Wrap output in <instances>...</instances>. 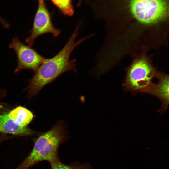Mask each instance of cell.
I'll list each match as a JSON object with an SVG mask.
<instances>
[{
	"label": "cell",
	"mask_w": 169,
	"mask_h": 169,
	"mask_svg": "<svg viewBox=\"0 0 169 169\" xmlns=\"http://www.w3.org/2000/svg\"><path fill=\"white\" fill-rule=\"evenodd\" d=\"M106 33L110 51L131 55L159 47L169 39V0H85Z\"/></svg>",
	"instance_id": "6da1fadb"
},
{
	"label": "cell",
	"mask_w": 169,
	"mask_h": 169,
	"mask_svg": "<svg viewBox=\"0 0 169 169\" xmlns=\"http://www.w3.org/2000/svg\"><path fill=\"white\" fill-rule=\"evenodd\" d=\"M82 24L80 21L76 27L68 41L63 48L55 56L51 58H45L30 79L27 89L30 96L37 94L46 85L52 83L63 73L70 70L76 73V59H70L73 50L81 42L93 35L91 34L77 41L75 39L79 30Z\"/></svg>",
	"instance_id": "7a4b0ae2"
},
{
	"label": "cell",
	"mask_w": 169,
	"mask_h": 169,
	"mask_svg": "<svg viewBox=\"0 0 169 169\" xmlns=\"http://www.w3.org/2000/svg\"><path fill=\"white\" fill-rule=\"evenodd\" d=\"M68 133L64 120L58 121L38 136L30 153L14 169H28L39 162L46 161L50 163L59 158V148L69 139Z\"/></svg>",
	"instance_id": "3957f363"
},
{
	"label": "cell",
	"mask_w": 169,
	"mask_h": 169,
	"mask_svg": "<svg viewBox=\"0 0 169 169\" xmlns=\"http://www.w3.org/2000/svg\"><path fill=\"white\" fill-rule=\"evenodd\" d=\"M142 51L134 55L131 63L125 68L123 86L127 91L147 93L153 84L158 71L153 64V54Z\"/></svg>",
	"instance_id": "277c9868"
},
{
	"label": "cell",
	"mask_w": 169,
	"mask_h": 169,
	"mask_svg": "<svg viewBox=\"0 0 169 169\" xmlns=\"http://www.w3.org/2000/svg\"><path fill=\"white\" fill-rule=\"evenodd\" d=\"M37 10L33 20L32 28L29 31V36L25 40L28 46L32 47L36 39L40 35L50 33L57 37L61 31L56 28L52 22V14L48 9L44 0H38Z\"/></svg>",
	"instance_id": "5b68a950"
},
{
	"label": "cell",
	"mask_w": 169,
	"mask_h": 169,
	"mask_svg": "<svg viewBox=\"0 0 169 169\" xmlns=\"http://www.w3.org/2000/svg\"><path fill=\"white\" fill-rule=\"evenodd\" d=\"M15 51L17 57L18 64L15 69L17 73L23 69H30L34 72L45 58L35 50L27 46L17 37H13L9 45Z\"/></svg>",
	"instance_id": "8992f818"
},
{
	"label": "cell",
	"mask_w": 169,
	"mask_h": 169,
	"mask_svg": "<svg viewBox=\"0 0 169 169\" xmlns=\"http://www.w3.org/2000/svg\"><path fill=\"white\" fill-rule=\"evenodd\" d=\"M156 78L158 79L156 83H153L146 93L158 98L161 101L162 105L159 110L164 112L169 104V75L163 72L158 71Z\"/></svg>",
	"instance_id": "52a82bcc"
},
{
	"label": "cell",
	"mask_w": 169,
	"mask_h": 169,
	"mask_svg": "<svg viewBox=\"0 0 169 169\" xmlns=\"http://www.w3.org/2000/svg\"><path fill=\"white\" fill-rule=\"evenodd\" d=\"M0 132L21 136L34 133L32 130L17 125L9 118L7 113L0 115Z\"/></svg>",
	"instance_id": "ba28073f"
},
{
	"label": "cell",
	"mask_w": 169,
	"mask_h": 169,
	"mask_svg": "<svg viewBox=\"0 0 169 169\" xmlns=\"http://www.w3.org/2000/svg\"><path fill=\"white\" fill-rule=\"evenodd\" d=\"M8 115L16 123L21 127H26L32 120L33 115L27 109L21 106L14 108L8 113Z\"/></svg>",
	"instance_id": "9c48e42d"
},
{
	"label": "cell",
	"mask_w": 169,
	"mask_h": 169,
	"mask_svg": "<svg viewBox=\"0 0 169 169\" xmlns=\"http://www.w3.org/2000/svg\"><path fill=\"white\" fill-rule=\"evenodd\" d=\"M49 163L51 169H93L89 163H81L75 161L66 164L62 162L59 158Z\"/></svg>",
	"instance_id": "30bf717a"
},
{
	"label": "cell",
	"mask_w": 169,
	"mask_h": 169,
	"mask_svg": "<svg viewBox=\"0 0 169 169\" xmlns=\"http://www.w3.org/2000/svg\"><path fill=\"white\" fill-rule=\"evenodd\" d=\"M64 15L70 17L74 14L72 0H50Z\"/></svg>",
	"instance_id": "8fae6325"
},
{
	"label": "cell",
	"mask_w": 169,
	"mask_h": 169,
	"mask_svg": "<svg viewBox=\"0 0 169 169\" xmlns=\"http://www.w3.org/2000/svg\"><path fill=\"white\" fill-rule=\"evenodd\" d=\"M2 108H3V106L2 105L0 102V110L2 109Z\"/></svg>",
	"instance_id": "7c38bea8"
},
{
	"label": "cell",
	"mask_w": 169,
	"mask_h": 169,
	"mask_svg": "<svg viewBox=\"0 0 169 169\" xmlns=\"http://www.w3.org/2000/svg\"><path fill=\"white\" fill-rule=\"evenodd\" d=\"M83 0H78V2L79 3H81L82 2Z\"/></svg>",
	"instance_id": "4fadbf2b"
}]
</instances>
